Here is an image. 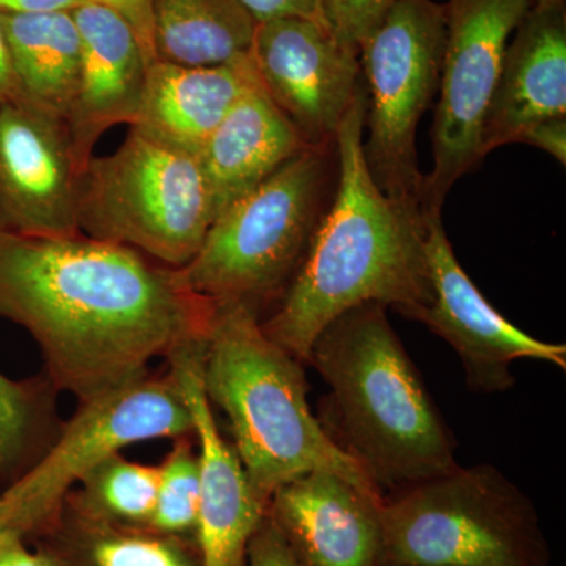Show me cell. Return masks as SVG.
Returning <instances> with one entry per match:
<instances>
[{
    "label": "cell",
    "instance_id": "obj_15",
    "mask_svg": "<svg viewBox=\"0 0 566 566\" xmlns=\"http://www.w3.org/2000/svg\"><path fill=\"white\" fill-rule=\"evenodd\" d=\"M381 502L315 471L275 490L268 512L303 566H382Z\"/></svg>",
    "mask_w": 566,
    "mask_h": 566
},
{
    "label": "cell",
    "instance_id": "obj_12",
    "mask_svg": "<svg viewBox=\"0 0 566 566\" xmlns=\"http://www.w3.org/2000/svg\"><path fill=\"white\" fill-rule=\"evenodd\" d=\"M260 85L308 147H333L363 87L359 51L305 18L256 22L251 48Z\"/></svg>",
    "mask_w": 566,
    "mask_h": 566
},
{
    "label": "cell",
    "instance_id": "obj_6",
    "mask_svg": "<svg viewBox=\"0 0 566 566\" xmlns=\"http://www.w3.org/2000/svg\"><path fill=\"white\" fill-rule=\"evenodd\" d=\"M382 566H549L531 499L491 464L386 495Z\"/></svg>",
    "mask_w": 566,
    "mask_h": 566
},
{
    "label": "cell",
    "instance_id": "obj_11",
    "mask_svg": "<svg viewBox=\"0 0 566 566\" xmlns=\"http://www.w3.org/2000/svg\"><path fill=\"white\" fill-rule=\"evenodd\" d=\"M423 211L431 296L406 318L424 324L452 346L469 390L506 392L515 386L512 365L521 359L543 360L566 370V346L538 340L499 314L458 262L441 212Z\"/></svg>",
    "mask_w": 566,
    "mask_h": 566
},
{
    "label": "cell",
    "instance_id": "obj_4",
    "mask_svg": "<svg viewBox=\"0 0 566 566\" xmlns=\"http://www.w3.org/2000/svg\"><path fill=\"white\" fill-rule=\"evenodd\" d=\"M303 365L268 337L262 316L244 305H218L200 381L229 420L234 452L256 493L270 502L285 483L326 471L385 497L312 415Z\"/></svg>",
    "mask_w": 566,
    "mask_h": 566
},
{
    "label": "cell",
    "instance_id": "obj_27",
    "mask_svg": "<svg viewBox=\"0 0 566 566\" xmlns=\"http://www.w3.org/2000/svg\"><path fill=\"white\" fill-rule=\"evenodd\" d=\"M248 566H303L283 538L270 512H266L249 543Z\"/></svg>",
    "mask_w": 566,
    "mask_h": 566
},
{
    "label": "cell",
    "instance_id": "obj_28",
    "mask_svg": "<svg viewBox=\"0 0 566 566\" xmlns=\"http://www.w3.org/2000/svg\"><path fill=\"white\" fill-rule=\"evenodd\" d=\"M95 2L120 14L136 33L148 66L156 62L155 44H153L151 0H95Z\"/></svg>",
    "mask_w": 566,
    "mask_h": 566
},
{
    "label": "cell",
    "instance_id": "obj_23",
    "mask_svg": "<svg viewBox=\"0 0 566 566\" xmlns=\"http://www.w3.org/2000/svg\"><path fill=\"white\" fill-rule=\"evenodd\" d=\"M71 520L69 557L59 556L66 566H200L199 551L180 536L111 526L74 512Z\"/></svg>",
    "mask_w": 566,
    "mask_h": 566
},
{
    "label": "cell",
    "instance_id": "obj_7",
    "mask_svg": "<svg viewBox=\"0 0 566 566\" xmlns=\"http://www.w3.org/2000/svg\"><path fill=\"white\" fill-rule=\"evenodd\" d=\"M214 221L199 153L129 128L117 151L93 156L77 182L85 237L126 245L170 268L186 266Z\"/></svg>",
    "mask_w": 566,
    "mask_h": 566
},
{
    "label": "cell",
    "instance_id": "obj_18",
    "mask_svg": "<svg viewBox=\"0 0 566 566\" xmlns=\"http://www.w3.org/2000/svg\"><path fill=\"white\" fill-rule=\"evenodd\" d=\"M259 84L251 52L212 66L153 62L139 117L129 128L178 150L199 153L234 104Z\"/></svg>",
    "mask_w": 566,
    "mask_h": 566
},
{
    "label": "cell",
    "instance_id": "obj_32",
    "mask_svg": "<svg viewBox=\"0 0 566 566\" xmlns=\"http://www.w3.org/2000/svg\"><path fill=\"white\" fill-rule=\"evenodd\" d=\"M95 0H0V13L31 14L73 11Z\"/></svg>",
    "mask_w": 566,
    "mask_h": 566
},
{
    "label": "cell",
    "instance_id": "obj_16",
    "mask_svg": "<svg viewBox=\"0 0 566 566\" xmlns=\"http://www.w3.org/2000/svg\"><path fill=\"white\" fill-rule=\"evenodd\" d=\"M71 13L81 35V69L65 122L81 175L104 133L137 122L148 63L136 33L114 10L91 2Z\"/></svg>",
    "mask_w": 566,
    "mask_h": 566
},
{
    "label": "cell",
    "instance_id": "obj_3",
    "mask_svg": "<svg viewBox=\"0 0 566 566\" xmlns=\"http://www.w3.org/2000/svg\"><path fill=\"white\" fill-rule=\"evenodd\" d=\"M386 308L364 304L337 316L307 363L331 390L324 430L385 497L458 465L455 439Z\"/></svg>",
    "mask_w": 566,
    "mask_h": 566
},
{
    "label": "cell",
    "instance_id": "obj_29",
    "mask_svg": "<svg viewBox=\"0 0 566 566\" xmlns=\"http://www.w3.org/2000/svg\"><path fill=\"white\" fill-rule=\"evenodd\" d=\"M256 22L305 18L327 24L319 0H240Z\"/></svg>",
    "mask_w": 566,
    "mask_h": 566
},
{
    "label": "cell",
    "instance_id": "obj_25",
    "mask_svg": "<svg viewBox=\"0 0 566 566\" xmlns=\"http://www.w3.org/2000/svg\"><path fill=\"white\" fill-rule=\"evenodd\" d=\"M172 441V449L158 465V494L148 531L185 538L193 536L199 513V452L193 447V436Z\"/></svg>",
    "mask_w": 566,
    "mask_h": 566
},
{
    "label": "cell",
    "instance_id": "obj_30",
    "mask_svg": "<svg viewBox=\"0 0 566 566\" xmlns=\"http://www.w3.org/2000/svg\"><path fill=\"white\" fill-rule=\"evenodd\" d=\"M516 142L549 153L562 166L566 163V117L535 123L520 134Z\"/></svg>",
    "mask_w": 566,
    "mask_h": 566
},
{
    "label": "cell",
    "instance_id": "obj_10",
    "mask_svg": "<svg viewBox=\"0 0 566 566\" xmlns=\"http://www.w3.org/2000/svg\"><path fill=\"white\" fill-rule=\"evenodd\" d=\"M531 9L528 0H449L439 102L423 177V210L439 211L452 186L482 161V132L506 46Z\"/></svg>",
    "mask_w": 566,
    "mask_h": 566
},
{
    "label": "cell",
    "instance_id": "obj_20",
    "mask_svg": "<svg viewBox=\"0 0 566 566\" xmlns=\"http://www.w3.org/2000/svg\"><path fill=\"white\" fill-rule=\"evenodd\" d=\"M17 95L66 120L81 69V35L71 11L0 13Z\"/></svg>",
    "mask_w": 566,
    "mask_h": 566
},
{
    "label": "cell",
    "instance_id": "obj_5",
    "mask_svg": "<svg viewBox=\"0 0 566 566\" xmlns=\"http://www.w3.org/2000/svg\"><path fill=\"white\" fill-rule=\"evenodd\" d=\"M334 163L335 145L307 148L222 211L196 256L178 268L186 285L260 316L277 304L329 205Z\"/></svg>",
    "mask_w": 566,
    "mask_h": 566
},
{
    "label": "cell",
    "instance_id": "obj_31",
    "mask_svg": "<svg viewBox=\"0 0 566 566\" xmlns=\"http://www.w3.org/2000/svg\"><path fill=\"white\" fill-rule=\"evenodd\" d=\"M0 566H66L57 554L33 553L14 539L0 549Z\"/></svg>",
    "mask_w": 566,
    "mask_h": 566
},
{
    "label": "cell",
    "instance_id": "obj_22",
    "mask_svg": "<svg viewBox=\"0 0 566 566\" xmlns=\"http://www.w3.org/2000/svg\"><path fill=\"white\" fill-rule=\"evenodd\" d=\"M158 479V465L136 463L117 453L82 476L63 506L111 526L148 528Z\"/></svg>",
    "mask_w": 566,
    "mask_h": 566
},
{
    "label": "cell",
    "instance_id": "obj_19",
    "mask_svg": "<svg viewBox=\"0 0 566 566\" xmlns=\"http://www.w3.org/2000/svg\"><path fill=\"white\" fill-rule=\"evenodd\" d=\"M307 148L262 85L251 88L199 151L214 219Z\"/></svg>",
    "mask_w": 566,
    "mask_h": 566
},
{
    "label": "cell",
    "instance_id": "obj_8",
    "mask_svg": "<svg viewBox=\"0 0 566 566\" xmlns=\"http://www.w3.org/2000/svg\"><path fill=\"white\" fill-rule=\"evenodd\" d=\"M444 41V3L397 0L359 48L368 172L386 196L420 207L424 175L417 161V125L439 91Z\"/></svg>",
    "mask_w": 566,
    "mask_h": 566
},
{
    "label": "cell",
    "instance_id": "obj_2",
    "mask_svg": "<svg viewBox=\"0 0 566 566\" xmlns=\"http://www.w3.org/2000/svg\"><path fill=\"white\" fill-rule=\"evenodd\" d=\"M367 93L360 87L335 136L337 185L303 263L264 333L303 364L324 327L364 304L392 307L405 318L430 301L420 205L386 196L364 155Z\"/></svg>",
    "mask_w": 566,
    "mask_h": 566
},
{
    "label": "cell",
    "instance_id": "obj_33",
    "mask_svg": "<svg viewBox=\"0 0 566 566\" xmlns=\"http://www.w3.org/2000/svg\"><path fill=\"white\" fill-rule=\"evenodd\" d=\"M17 95V82H14L13 70L3 40L2 28H0V107Z\"/></svg>",
    "mask_w": 566,
    "mask_h": 566
},
{
    "label": "cell",
    "instance_id": "obj_21",
    "mask_svg": "<svg viewBox=\"0 0 566 566\" xmlns=\"http://www.w3.org/2000/svg\"><path fill=\"white\" fill-rule=\"evenodd\" d=\"M156 61L222 65L251 52L256 21L240 0H151Z\"/></svg>",
    "mask_w": 566,
    "mask_h": 566
},
{
    "label": "cell",
    "instance_id": "obj_17",
    "mask_svg": "<svg viewBox=\"0 0 566 566\" xmlns=\"http://www.w3.org/2000/svg\"><path fill=\"white\" fill-rule=\"evenodd\" d=\"M566 117V0L531 6L506 46L482 132L483 158L535 123Z\"/></svg>",
    "mask_w": 566,
    "mask_h": 566
},
{
    "label": "cell",
    "instance_id": "obj_14",
    "mask_svg": "<svg viewBox=\"0 0 566 566\" xmlns=\"http://www.w3.org/2000/svg\"><path fill=\"white\" fill-rule=\"evenodd\" d=\"M205 344L186 346L167 359L192 417L199 452L200 502L193 542L200 566H248V549L270 502L256 493L233 446L227 442L200 381Z\"/></svg>",
    "mask_w": 566,
    "mask_h": 566
},
{
    "label": "cell",
    "instance_id": "obj_9",
    "mask_svg": "<svg viewBox=\"0 0 566 566\" xmlns=\"http://www.w3.org/2000/svg\"><path fill=\"white\" fill-rule=\"evenodd\" d=\"M192 436V417L172 375L150 374L81 401L54 441L2 493L22 535L54 523L82 476L125 447Z\"/></svg>",
    "mask_w": 566,
    "mask_h": 566
},
{
    "label": "cell",
    "instance_id": "obj_26",
    "mask_svg": "<svg viewBox=\"0 0 566 566\" xmlns=\"http://www.w3.org/2000/svg\"><path fill=\"white\" fill-rule=\"evenodd\" d=\"M331 31L359 51L381 24L397 0H319Z\"/></svg>",
    "mask_w": 566,
    "mask_h": 566
},
{
    "label": "cell",
    "instance_id": "obj_34",
    "mask_svg": "<svg viewBox=\"0 0 566 566\" xmlns=\"http://www.w3.org/2000/svg\"><path fill=\"white\" fill-rule=\"evenodd\" d=\"M24 535L18 527L17 521L11 515L9 505H7L6 499L0 494V549L14 539H22Z\"/></svg>",
    "mask_w": 566,
    "mask_h": 566
},
{
    "label": "cell",
    "instance_id": "obj_13",
    "mask_svg": "<svg viewBox=\"0 0 566 566\" xmlns=\"http://www.w3.org/2000/svg\"><path fill=\"white\" fill-rule=\"evenodd\" d=\"M77 182L66 122L20 95L0 107V232L81 234Z\"/></svg>",
    "mask_w": 566,
    "mask_h": 566
},
{
    "label": "cell",
    "instance_id": "obj_1",
    "mask_svg": "<svg viewBox=\"0 0 566 566\" xmlns=\"http://www.w3.org/2000/svg\"><path fill=\"white\" fill-rule=\"evenodd\" d=\"M218 305L126 245L0 232V316L39 345L55 390L91 400L203 344Z\"/></svg>",
    "mask_w": 566,
    "mask_h": 566
},
{
    "label": "cell",
    "instance_id": "obj_24",
    "mask_svg": "<svg viewBox=\"0 0 566 566\" xmlns=\"http://www.w3.org/2000/svg\"><path fill=\"white\" fill-rule=\"evenodd\" d=\"M54 392L50 381L18 382L0 374V474L17 471L36 450L41 457L54 441Z\"/></svg>",
    "mask_w": 566,
    "mask_h": 566
},
{
    "label": "cell",
    "instance_id": "obj_35",
    "mask_svg": "<svg viewBox=\"0 0 566 566\" xmlns=\"http://www.w3.org/2000/svg\"><path fill=\"white\" fill-rule=\"evenodd\" d=\"M531 6H543V3L564 2V0H528Z\"/></svg>",
    "mask_w": 566,
    "mask_h": 566
}]
</instances>
